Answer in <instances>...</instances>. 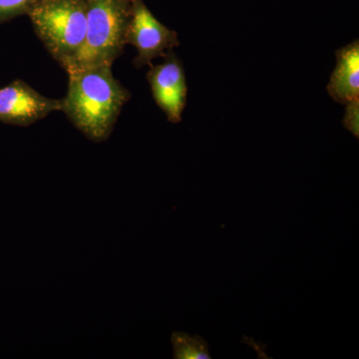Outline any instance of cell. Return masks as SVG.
Returning <instances> with one entry per match:
<instances>
[{
	"mask_svg": "<svg viewBox=\"0 0 359 359\" xmlns=\"http://www.w3.org/2000/svg\"><path fill=\"white\" fill-rule=\"evenodd\" d=\"M346 115L342 124L356 138L359 137V98L353 99L346 104Z\"/></svg>",
	"mask_w": 359,
	"mask_h": 359,
	"instance_id": "30bf717a",
	"label": "cell"
},
{
	"mask_svg": "<svg viewBox=\"0 0 359 359\" xmlns=\"http://www.w3.org/2000/svg\"><path fill=\"white\" fill-rule=\"evenodd\" d=\"M86 33L81 48L66 71L108 66L124 50L132 0H86Z\"/></svg>",
	"mask_w": 359,
	"mask_h": 359,
	"instance_id": "7a4b0ae2",
	"label": "cell"
},
{
	"mask_svg": "<svg viewBox=\"0 0 359 359\" xmlns=\"http://www.w3.org/2000/svg\"><path fill=\"white\" fill-rule=\"evenodd\" d=\"M164 58L161 65H150L147 79L155 102L166 114L169 122L180 123L188 93L185 71L173 51L167 52Z\"/></svg>",
	"mask_w": 359,
	"mask_h": 359,
	"instance_id": "8992f818",
	"label": "cell"
},
{
	"mask_svg": "<svg viewBox=\"0 0 359 359\" xmlns=\"http://www.w3.org/2000/svg\"><path fill=\"white\" fill-rule=\"evenodd\" d=\"M43 0H0V23L28 13Z\"/></svg>",
	"mask_w": 359,
	"mask_h": 359,
	"instance_id": "9c48e42d",
	"label": "cell"
},
{
	"mask_svg": "<svg viewBox=\"0 0 359 359\" xmlns=\"http://www.w3.org/2000/svg\"><path fill=\"white\" fill-rule=\"evenodd\" d=\"M337 55V67L332 73L327 91L337 102L348 103L359 98V43H353L339 49Z\"/></svg>",
	"mask_w": 359,
	"mask_h": 359,
	"instance_id": "52a82bcc",
	"label": "cell"
},
{
	"mask_svg": "<svg viewBox=\"0 0 359 359\" xmlns=\"http://www.w3.org/2000/svg\"><path fill=\"white\" fill-rule=\"evenodd\" d=\"M61 108L62 100L41 95L22 80L0 88V121L6 124L28 126Z\"/></svg>",
	"mask_w": 359,
	"mask_h": 359,
	"instance_id": "5b68a950",
	"label": "cell"
},
{
	"mask_svg": "<svg viewBox=\"0 0 359 359\" xmlns=\"http://www.w3.org/2000/svg\"><path fill=\"white\" fill-rule=\"evenodd\" d=\"M175 359H210L209 346L200 335H189L177 332L172 334Z\"/></svg>",
	"mask_w": 359,
	"mask_h": 359,
	"instance_id": "ba28073f",
	"label": "cell"
},
{
	"mask_svg": "<svg viewBox=\"0 0 359 359\" xmlns=\"http://www.w3.org/2000/svg\"><path fill=\"white\" fill-rule=\"evenodd\" d=\"M126 42L138 51L134 59L137 68L152 65L154 59L164 57L167 52L180 45L178 33L162 25L143 0H132Z\"/></svg>",
	"mask_w": 359,
	"mask_h": 359,
	"instance_id": "277c9868",
	"label": "cell"
},
{
	"mask_svg": "<svg viewBox=\"0 0 359 359\" xmlns=\"http://www.w3.org/2000/svg\"><path fill=\"white\" fill-rule=\"evenodd\" d=\"M69 84L61 111L89 140H107L123 106L129 100L128 90L112 74V67L69 71Z\"/></svg>",
	"mask_w": 359,
	"mask_h": 359,
	"instance_id": "6da1fadb",
	"label": "cell"
},
{
	"mask_svg": "<svg viewBox=\"0 0 359 359\" xmlns=\"http://www.w3.org/2000/svg\"><path fill=\"white\" fill-rule=\"evenodd\" d=\"M28 16L47 50L66 69L83 44L86 0H43Z\"/></svg>",
	"mask_w": 359,
	"mask_h": 359,
	"instance_id": "3957f363",
	"label": "cell"
}]
</instances>
